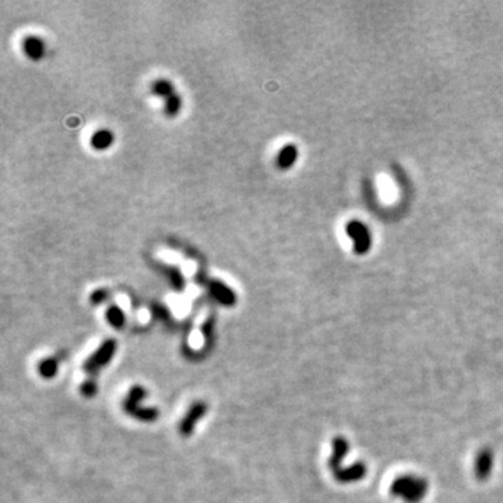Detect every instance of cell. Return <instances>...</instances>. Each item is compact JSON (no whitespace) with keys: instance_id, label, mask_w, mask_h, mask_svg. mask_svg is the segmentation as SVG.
<instances>
[{"instance_id":"obj_1","label":"cell","mask_w":503,"mask_h":503,"mask_svg":"<svg viewBox=\"0 0 503 503\" xmlns=\"http://www.w3.org/2000/svg\"><path fill=\"white\" fill-rule=\"evenodd\" d=\"M390 493L406 503H420L428 493V481L414 474L401 475L393 481Z\"/></svg>"},{"instance_id":"obj_2","label":"cell","mask_w":503,"mask_h":503,"mask_svg":"<svg viewBox=\"0 0 503 503\" xmlns=\"http://www.w3.org/2000/svg\"><path fill=\"white\" fill-rule=\"evenodd\" d=\"M345 232L352 239V242H354L356 254L365 255L367 252H369L372 246V234L371 229L362 221L351 220L345 225Z\"/></svg>"},{"instance_id":"obj_3","label":"cell","mask_w":503,"mask_h":503,"mask_svg":"<svg viewBox=\"0 0 503 503\" xmlns=\"http://www.w3.org/2000/svg\"><path fill=\"white\" fill-rule=\"evenodd\" d=\"M493 451L489 447H482L475 456L474 473L480 481H485L492 474L493 469Z\"/></svg>"},{"instance_id":"obj_4","label":"cell","mask_w":503,"mask_h":503,"mask_svg":"<svg viewBox=\"0 0 503 503\" xmlns=\"http://www.w3.org/2000/svg\"><path fill=\"white\" fill-rule=\"evenodd\" d=\"M331 447H333V451L329 459V467H330L331 473H336L337 470L341 469V463L345 459V456L348 455L349 442L342 436H337L333 439Z\"/></svg>"},{"instance_id":"obj_5","label":"cell","mask_w":503,"mask_h":503,"mask_svg":"<svg viewBox=\"0 0 503 503\" xmlns=\"http://www.w3.org/2000/svg\"><path fill=\"white\" fill-rule=\"evenodd\" d=\"M333 475L341 484H354L361 481L367 475V466L361 462L354 463L347 469H340Z\"/></svg>"},{"instance_id":"obj_6","label":"cell","mask_w":503,"mask_h":503,"mask_svg":"<svg viewBox=\"0 0 503 503\" xmlns=\"http://www.w3.org/2000/svg\"><path fill=\"white\" fill-rule=\"evenodd\" d=\"M23 50L28 59L37 62L41 61L45 55V45L41 38L30 35L23 42Z\"/></svg>"},{"instance_id":"obj_7","label":"cell","mask_w":503,"mask_h":503,"mask_svg":"<svg viewBox=\"0 0 503 503\" xmlns=\"http://www.w3.org/2000/svg\"><path fill=\"white\" fill-rule=\"evenodd\" d=\"M296 160H298V148L295 147V144H287L280 150V153L277 154L276 165H277V168L287 171L296 163Z\"/></svg>"},{"instance_id":"obj_8","label":"cell","mask_w":503,"mask_h":503,"mask_svg":"<svg viewBox=\"0 0 503 503\" xmlns=\"http://www.w3.org/2000/svg\"><path fill=\"white\" fill-rule=\"evenodd\" d=\"M114 140H115V137H114L112 132H110L107 129H101L92 134L91 147L98 151H104V150H108L114 144Z\"/></svg>"},{"instance_id":"obj_9","label":"cell","mask_w":503,"mask_h":503,"mask_svg":"<svg viewBox=\"0 0 503 503\" xmlns=\"http://www.w3.org/2000/svg\"><path fill=\"white\" fill-rule=\"evenodd\" d=\"M212 292L221 302V304H225V305L234 304V299H235L234 292L227 285H224L218 281H214L212 284Z\"/></svg>"},{"instance_id":"obj_10","label":"cell","mask_w":503,"mask_h":503,"mask_svg":"<svg viewBox=\"0 0 503 503\" xmlns=\"http://www.w3.org/2000/svg\"><path fill=\"white\" fill-rule=\"evenodd\" d=\"M181 107H182V101H181L179 95L174 94L165 99V114L168 116H171V118L176 116L181 111Z\"/></svg>"},{"instance_id":"obj_11","label":"cell","mask_w":503,"mask_h":503,"mask_svg":"<svg viewBox=\"0 0 503 503\" xmlns=\"http://www.w3.org/2000/svg\"><path fill=\"white\" fill-rule=\"evenodd\" d=\"M153 92L158 96H164L165 99L171 95H174V85L168 80H158L153 84Z\"/></svg>"},{"instance_id":"obj_12","label":"cell","mask_w":503,"mask_h":503,"mask_svg":"<svg viewBox=\"0 0 503 503\" xmlns=\"http://www.w3.org/2000/svg\"><path fill=\"white\" fill-rule=\"evenodd\" d=\"M203 413H205V406H203V404H197V406H194V409L192 410V413H189V417L183 421L182 432H183V433H187L189 431H192V427H193L194 420H197L200 415H203Z\"/></svg>"},{"instance_id":"obj_13","label":"cell","mask_w":503,"mask_h":503,"mask_svg":"<svg viewBox=\"0 0 503 503\" xmlns=\"http://www.w3.org/2000/svg\"><path fill=\"white\" fill-rule=\"evenodd\" d=\"M108 319H110V322H111L114 326L121 327V326L123 325V322H125V315L122 314V311H121L119 308L114 307V308H111V309L108 311Z\"/></svg>"},{"instance_id":"obj_14","label":"cell","mask_w":503,"mask_h":503,"mask_svg":"<svg viewBox=\"0 0 503 503\" xmlns=\"http://www.w3.org/2000/svg\"><path fill=\"white\" fill-rule=\"evenodd\" d=\"M105 296H107V292H105V291H95V292L92 294L91 299H92V302H94V304H98V302H99V300H103V299H105Z\"/></svg>"}]
</instances>
